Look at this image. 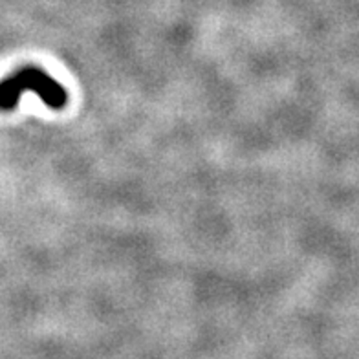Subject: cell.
I'll use <instances>...</instances> for the list:
<instances>
[{
    "mask_svg": "<svg viewBox=\"0 0 359 359\" xmlns=\"http://www.w3.org/2000/svg\"><path fill=\"white\" fill-rule=\"evenodd\" d=\"M24 92L37 94L50 109H62L68 101L67 90L52 76L35 67H26L0 81V109L13 110Z\"/></svg>",
    "mask_w": 359,
    "mask_h": 359,
    "instance_id": "cell-1",
    "label": "cell"
}]
</instances>
